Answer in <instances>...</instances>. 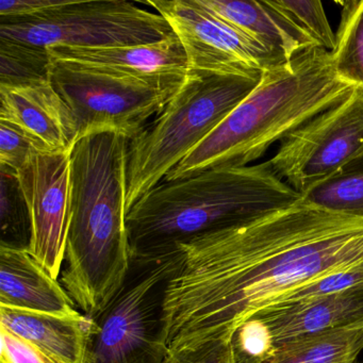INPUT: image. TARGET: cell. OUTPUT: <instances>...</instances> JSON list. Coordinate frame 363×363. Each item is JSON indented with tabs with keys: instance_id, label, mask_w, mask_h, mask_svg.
Masks as SVG:
<instances>
[{
	"instance_id": "5bb4252c",
	"label": "cell",
	"mask_w": 363,
	"mask_h": 363,
	"mask_svg": "<svg viewBox=\"0 0 363 363\" xmlns=\"http://www.w3.org/2000/svg\"><path fill=\"white\" fill-rule=\"evenodd\" d=\"M0 121L18 127L50 152L72 150L77 142L73 116L50 79L0 86Z\"/></svg>"
},
{
	"instance_id": "f1b7e54d",
	"label": "cell",
	"mask_w": 363,
	"mask_h": 363,
	"mask_svg": "<svg viewBox=\"0 0 363 363\" xmlns=\"http://www.w3.org/2000/svg\"><path fill=\"white\" fill-rule=\"evenodd\" d=\"M0 363H10V361L3 354H0Z\"/></svg>"
},
{
	"instance_id": "ac0fdd59",
	"label": "cell",
	"mask_w": 363,
	"mask_h": 363,
	"mask_svg": "<svg viewBox=\"0 0 363 363\" xmlns=\"http://www.w3.org/2000/svg\"><path fill=\"white\" fill-rule=\"evenodd\" d=\"M363 323L278 346L264 363H363Z\"/></svg>"
},
{
	"instance_id": "3957f363",
	"label": "cell",
	"mask_w": 363,
	"mask_h": 363,
	"mask_svg": "<svg viewBox=\"0 0 363 363\" xmlns=\"http://www.w3.org/2000/svg\"><path fill=\"white\" fill-rule=\"evenodd\" d=\"M303 199L267 162L162 180L127 214L131 261H156L199 235L245 224Z\"/></svg>"
},
{
	"instance_id": "7c38bea8",
	"label": "cell",
	"mask_w": 363,
	"mask_h": 363,
	"mask_svg": "<svg viewBox=\"0 0 363 363\" xmlns=\"http://www.w3.org/2000/svg\"><path fill=\"white\" fill-rule=\"evenodd\" d=\"M250 318L267 329L274 350L299 337L361 324L363 284L315 298L271 303Z\"/></svg>"
},
{
	"instance_id": "83f0119b",
	"label": "cell",
	"mask_w": 363,
	"mask_h": 363,
	"mask_svg": "<svg viewBox=\"0 0 363 363\" xmlns=\"http://www.w3.org/2000/svg\"><path fill=\"white\" fill-rule=\"evenodd\" d=\"M69 0H1L0 20H24L69 4Z\"/></svg>"
},
{
	"instance_id": "30bf717a",
	"label": "cell",
	"mask_w": 363,
	"mask_h": 363,
	"mask_svg": "<svg viewBox=\"0 0 363 363\" xmlns=\"http://www.w3.org/2000/svg\"><path fill=\"white\" fill-rule=\"evenodd\" d=\"M146 4L165 18L177 35L188 59V72L247 75L286 62L267 44L212 13L197 0Z\"/></svg>"
},
{
	"instance_id": "2e32d148",
	"label": "cell",
	"mask_w": 363,
	"mask_h": 363,
	"mask_svg": "<svg viewBox=\"0 0 363 363\" xmlns=\"http://www.w3.org/2000/svg\"><path fill=\"white\" fill-rule=\"evenodd\" d=\"M89 322L80 316L57 315L0 307V327L35 344L63 363H86Z\"/></svg>"
},
{
	"instance_id": "603a6c76",
	"label": "cell",
	"mask_w": 363,
	"mask_h": 363,
	"mask_svg": "<svg viewBox=\"0 0 363 363\" xmlns=\"http://www.w3.org/2000/svg\"><path fill=\"white\" fill-rule=\"evenodd\" d=\"M272 5L288 18L301 33L310 38L318 48L333 52L337 45L325 13L323 4L318 0H271Z\"/></svg>"
},
{
	"instance_id": "9c48e42d",
	"label": "cell",
	"mask_w": 363,
	"mask_h": 363,
	"mask_svg": "<svg viewBox=\"0 0 363 363\" xmlns=\"http://www.w3.org/2000/svg\"><path fill=\"white\" fill-rule=\"evenodd\" d=\"M363 157V90L314 116L280 142L269 169L301 196Z\"/></svg>"
},
{
	"instance_id": "277c9868",
	"label": "cell",
	"mask_w": 363,
	"mask_h": 363,
	"mask_svg": "<svg viewBox=\"0 0 363 363\" xmlns=\"http://www.w3.org/2000/svg\"><path fill=\"white\" fill-rule=\"evenodd\" d=\"M354 89L337 77L331 52L322 48L267 67L254 91L164 180L248 167L276 142L342 103Z\"/></svg>"
},
{
	"instance_id": "cb8c5ba5",
	"label": "cell",
	"mask_w": 363,
	"mask_h": 363,
	"mask_svg": "<svg viewBox=\"0 0 363 363\" xmlns=\"http://www.w3.org/2000/svg\"><path fill=\"white\" fill-rule=\"evenodd\" d=\"M50 150L37 140L5 121H0V167L22 173L33 165L35 157Z\"/></svg>"
},
{
	"instance_id": "d6986e66",
	"label": "cell",
	"mask_w": 363,
	"mask_h": 363,
	"mask_svg": "<svg viewBox=\"0 0 363 363\" xmlns=\"http://www.w3.org/2000/svg\"><path fill=\"white\" fill-rule=\"evenodd\" d=\"M331 56L337 77L363 90V0L343 4L337 45Z\"/></svg>"
},
{
	"instance_id": "6da1fadb",
	"label": "cell",
	"mask_w": 363,
	"mask_h": 363,
	"mask_svg": "<svg viewBox=\"0 0 363 363\" xmlns=\"http://www.w3.org/2000/svg\"><path fill=\"white\" fill-rule=\"evenodd\" d=\"M363 269V216L313 203L280 243L247 264L197 284L164 306L169 352L233 337L259 310L313 280Z\"/></svg>"
},
{
	"instance_id": "e0dca14e",
	"label": "cell",
	"mask_w": 363,
	"mask_h": 363,
	"mask_svg": "<svg viewBox=\"0 0 363 363\" xmlns=\"http://www.w3.org/2000/svg\"><path fill=\"white\" fill-rule=\"evenodd\" d=\"M212 13L267 44L286 61L312 48H318L271 0H197Z\"/></svg>"
},
{
	"instance_id": "8fae6325",
	"label": "cell",
	"mask_w": 363,
	"mask_h": 363,
	"mask_svg": "<svg viewBox=\"0 0 363 363\" xmlns=\"http://www.w3.org/2000/svg\"><path fill=\"white\" fill-rule=\"evenodd\" d=\"M18 177L30 212L28 252L58 279L69 233L71 150L41 152Z\"/></svg>"
},
{
	"instance_id": "ffe728a7",
	"label": "cell",
	"mask_w": 363,
	"mask_h": 363,
	"mask_svg": "<svg viewBox=\"0 0 363 363\" xmlns=\"http://www.w3.org/2000/svg\"><path fill=\"white\" fill-rule=\"evenodd\" d=\"M0 246L28 250L31 241V218L18 175L8 167H0Z\"/></svg>"
},
{
	"instance_id": "4fadbf2b",
	"label": "cell",
	"mask_w": 363,
	"mask_h": 363,
	"mask_svg": "<svg viewBox=\"0 0 363 363\" xmlns=\"http://www.w3.org/2000/svg\"><path fill=\"white\" fill-rule=\"evenodd\" d=\"M50 58L72 61L110 73L167 86H180L188 75V59L177 35L157 43L111 48H48Z\"/></svg>"
},
{
	"instance_id": "d4e9b609",
	"label": "cell",
	"mask_w": 363,
	"mask_h": 363,
	"mask_svg": "<svg viewBox=\"0 0 363 363\" xmlns=\"http://www.w3.org/2000/svg\"><path fill=\"white\" fill-rule=\"evenodd\" d=\"M231 342L237 363H264L275 350L267 329L255 318L240 325Z\"/></svg>"
},
{
	"instance_id": "9a60e30c",
	"label": "cell",
	"mask_w": 363,
	"mask_h": 363,
	"mask_svg": "<svg viewBox=\"0 0 363 363\" xmlns=\"http://www.w3.org/2000/svg\"><path fill=\"white\" fill-rule=\"evenodd\" d=\"M62 284L28 250L0 246V307L57 315H82Z\"/></svg>"
},
{
	"instance_id": "484cf974",
	"label": "cell",
	"mask_w": 363,
	"mask_h": 363,
	"mask_svg": "<svg viewBox=\"0 0 363 363\" xmlns=\"http://www.w3.org/2000/svg\"><path fill=\"white\" fill-rule=\"evenodd\" d=\"M231 339L218 337L193 347L169 352L163 363H237Z\"/></svg>"
},
{
	"instance_id": "ba28073f",
	"label": "cell",
	"mask_w": 363,
	"mask_h": 363,
	"mask_svg": "<svg viewBox=\"0 0 363 363\" xmlns=\"http://www.w3.org/2000/svg\"><path fill=\"white\" fill-rule=\"evenodd\" d=\"M158 13L128 1H71L24 20H0V39L41 48H111L157 43L173 35Z\"/></svg>"
},
{
	"instance_id": "44dd1931",
	"label": "cell",
	"mask_w": 363,
	"mask_h": 363,
	"mask_svg": "<svg viewBox=\"0 0 363 363\" xmlns=\"http://www.w3.org/2000/svg\"><path fill=\"white\" fill-rule=\"evenodd\" d=\"M46 48L0 39V86H18L50 79Z\"/></svg>"
},
{
	"instance_id": "5b68a950",
	"label": "cell",
	"mask_w": 363,
	"mask_h": 363,
	"mask_svg": "<svg viewBox=\"0 0 363 363\" xmlns=\"http://www.w3.org/2000/svg\"><path fill=\"white\" fill-rule=\"evenodd\" d=\"M261 73L188 72L160 116L129 142L127 212L254 91Z\"/></svg>"
},
{
	"instance_id": "7402d4cb",
	"label": "cell",
	"mask_w": 363,
	"mask_h": 363,
	"mask_svg": "<svg viewBox=\"0 0 363 363\" xmlns=\"http://www.w3.org/2000/svg\"><path fill=\"white\" fill-rule=\"evenodd\" d=\"M303 197L333 211L363 216V157Z\"/></svg>"
},
{
	"instance_id": "8992f818",
	"label": "cell",
	"mask_w": 363,
	"mask_h": 363,
	"mask_svg": "<svg viewBox=\"0 0 363 363\" xmlns=\"http://www.w3.org/2000/svg\"><path fill=\"white\" fill-rule=\"evenodd\" d=\"M177 252L156 261H131L118 294L89 320L86 363H163L167 284Z\"/></svg>"
},
{
	"instance_id": "4316f807",
	"label": "cell",
	"mask_w": 363,
	"mask_h": 363,
	"mask_svg": "<svg viewBox=\"0 0 363 363\" xmlns=\"http://www.w3.org/2000/svg\"><path fill=\"white\" fill-rule=\"evenodd\" d=\"M1 354L10 363H63L35 344L0 327Z\"/></svg>"
},
{
	"instance_id": "52a82bcc",
	"label": "cell",
	"mask_w": 363,
	"mask_h": 363,
	"mask_svg": "<svg viewBox=\"0 0 363 363\" xmlns=\"http://www.w3.org/2000/svg\"><path fill=\"white\" fill-rule=\"evenodd\" d=\"M50 82L73 116L77 141L101 133H121L131 141L152 118L160 116L182 86L146 82L52 58Z\"/></svg>"
},
{
	"instance_id": "7a4b0ae2",
	"label": "cell",
	"mask_w": 363,
	"mask_h": 363,
	"mask_svg": "<svg viewBox=\"0 0 363 363\" xmlns=\"http://www.w3.org/2000/svg\"><path fill=\"white\" fill-rule=\"evenodd\" d=\"M130 140L101 133L71 150V203L61 284L89 320L122 288L130 269L127 231Z\"/></svg>"
}]
</instances>
